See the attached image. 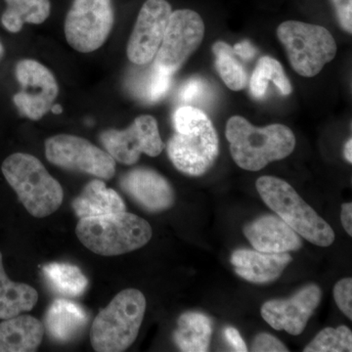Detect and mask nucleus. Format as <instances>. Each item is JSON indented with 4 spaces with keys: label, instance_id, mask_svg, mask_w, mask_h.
Masks as SVG:
<instances>
[{
    "label": "nucleus",
    "instance_id": "f257e3e1",
    "mask_svg": "<svg viewBox=\"0 0 352 352\" xmlns=\"http://www.w3.org/2000/svg\"><path fill=\"white\" fill-rule=\"evenodd\" d=\"M175 134L166 144L171 163L190 176H201L219 156V136L210 118L200 109L183 106L173 113Z\"/></svg>",
    "mask_w": 352,
    "mask_h": 352
},
{
    "label": "nucleus",
    "instance_id": "f03ea898",
    "mask_svg": "<svg viewBox=\"0 0 352 352\" xmlns=\"http://www.w3.org/2000/svg\"><path fill=\"white\" fill-rule=\"evenodd\" d=\"M226 134L234 162L245 170H263L289 156L296 147L295 134L288 126L275 124L256 127L240 116L228 120Z\"/></svg>",
    "mask_w": 352,
    "mask_h": 352
},
{
    "label": "nucleus",
    "instance_id": "7ed1b4c3",
    "mask_svg": "<svg viewBox=\"0 0 352 352\" xmlns=\"http://www.w3.org/2000/svg\"><path fill=\"white\" fill-rule=\"evenodd\" d=\"M76 236L94 254L113 256L144 247L151 240L152 227L138 215L124 212L83 217L76 228Z\"/></svg>",
    "mask_w": 352,
    "mask_h": 352
},
{
    "label": "nucleus",
    "instance_id": "20e7f679",
    "mask_svg": "<svg viewBox=\"0 0 352 352\" xmlns=\"http://www.w3.org/2000/svg\"><path fill=\"white\" fill-rule=\"evenodd\" d=\"M1 170L21 203L32 217L38 219L48 217L62 205L63 188L38 157L25 153H15L6 157Z\"/></svg>",
    "mask_w": 352,
    "mask_h": 352
},
{
    "label": "nucleus",
    "instance_id": "39448f33",
    "mask_svg": "<svg viewBox=\"0 0 352 352\" xmlns=\"http://www.w3.org/2000/svg\"><path fill=\"white\" fill-rule=\"evenodd\" d=\"M146 298L140 291L118 294L95 317L90 330L92 346L99 352L124 351L138 338L144 319Z\"/></svg>",
    "mask_w": 352,
    "mask_h": 352
},
{
    "label": "nucleus",
    "instance_id": "423d86ee",
    "mask_svg": "<svg viewBox=\"0 0 352 352\" xmlns=\"http://www.w3.org/2000/svg\"><path fill=\"white\" fill-rule=\"evenodd\" d=\"M256 186L266 206L298 235L319 247L333 244L336 236L332 227L303 201L288 182L274 176H261L256 180Z\"/></svg>",
    "mask_w": 352,
    "mask_h": 352
},
{
    "label": "nucleus",
    "instance_id": "0eeeda50",
    "mask_svg": "<svg viewBox=\"0 0 352 352\" xmlns=\"http://www.w3.org/2000/svg\"><path fill=\"white\" fill-rule=\"evenodd\" d=\"M277 36L292 68L305 78L318 75L337 54L335 38L322 25L286 21L277 28Z\"/></svg>",
    "mask_w": 352,
    "mask_h": 352
},
{
    "label": "nucleus",
    "instance_id": "6e6552de",
    "mask_svg": "<svg viewBox=\"0 0 352 352\" xmlns=\"http://www.w3.org/2000/svg\"><path fill=\"white\" fill-rule=\"evenodd\" d=\"M113 25L112 0H74L65 20V36L73 50L94 52L107 41Z\"/></svg>",
    "mask_w": 352,
    "mask_h": 352
},
{
    "label": "nucleus",
    "instance_id": "1a4fd4ad",
    "mask_svg": "<svg viewBox=\"0 0 352 352\" xmlns=\"http://www.w3.org/2000/svg\"><path fill=\"white\" fill-rule=\"evenodd\" d=\"M205 31V23L195 11H173L153 65L173 76L198 50Z\"/></svg>",
    "mask_w": 352,
    "mask_h": 352
},
{
    "label": "nucleus",
    "instance_id": "9d476101",
    "mask_svg": "<svg viewBox=\"0 0 352 352\" xmlns=\"http://www.w3.org/2000/svg\"><path fill=\"white\" fill-rule=\"evenodd\" d=\"M45 156L64 170L78 171L109 180L115 175L116 161L109 153L87 139L59 134L45 141Z\"/></svg>",
    "mask_w": 352,
    "mask_h": 352
},
{
    "label": "nucleus",
    "instance_id": "9b49d317",
    "mask_svg": "<svg viewBox=\"0 0 352 352\" xmlns=\"http://www.w3.org/2000/svg\"><path fill=\"white\" fill-rule=\"evenodd\" d=\"M100 141L115 161L126 166L138 163L141 154L159 156L166 147L157 120L149 115L136 118L124 131L109 129L102 132Z\"/></svg>",
    "mask_w": 352,
    "mask_h": 352
},
{
    "label": "nucleus",
    "instance_id": "f8f14e48",
    "mask_svg": "<svg viewBox=\"0 0 352 352\" xmlns=\"http://www.w3.org/2000/svg\"><path fill=\"white\" fill-rule=\"evenodd\" d=\"M15 76L21 90L13 102L21 115L32 120H41L50 112L59 94L56 78L50 69L36 60H21Z\"/></svg>",
    "mask_w": 352,
    "mask_h": 352
},
{
    "label": "nucleus",
    "instance_id": "ddd939ff",
    "mask_svg": "<svg viewBox=\"0 0 352 352\" xmlns=\"http://www.w3.org/2000/svg\"><path fill=\"white\" fill-rule=\"evenodd\" d=\"M173 13L166 0H147L141 7L127 43L126 54L135 65H148L156 57Z\"/></svg>",
    "mask_w": 352,
    "mask_h": 352
},
{
    "label": "nucleus",
    "instance_id": "4468645a",
    "mask_svg": "<svg viewBox=\"0 0 352 352\" xmlns=\"http://www.w3.org/2000/svg\"><path fill=\"white\" fill-rule=\"evenodd\" d=\"M322 292L317 285H309L287 300H273L261 307V316L277 331L298 336L320 303Z\"/></svg>",
    "mask_w": 352,
    "mask_h": 352
},
{
    "label": "nucleus",
    "instance_id": "2eb2a0df",
    "mask_svg": "<svg viewBox=\"0 0 352 352\" xmlns=\"http://www.w3.org/2000/svg\"><path fill=\"white\" fill-rule=\"evenodd\" d=\"M120 188L139 206L150 212H160L173 207L175 191L163 175L150 168H134L122 176Z\"/></svg>",
    "mask_w": 352,
    "mask_h": 352
},
{
    "label": "nucleus",
    "instance_id": "dca6fc26",
    "mask_svg": "<svg viewBox=\"0 0 352 352\" xmlns=\"http://www.w3.org/2000/svg\"><path fill=\"white\" fill-rule=\"evenodd\" d=\"M245 238L256 251L281 254L302 248L300 236L279 217L265 215L244 227Z\"/></svg>",
    "mask_w": 352,
    "mask_h": 352
},
{
    "label": "nucleus",
    "instance_id": "f3484780",
    "mask_svg": "<svg viewBox=\"0 0 352 352\" xmlns=\"http://www.w3.org/2000/svg\"><path fill=\"white\" fill-rule=\"evenodd\" d=\"M293 261L288 252L267 254L251 250H238L231 256L236 273L247 281L256 284L270 283L281 276Z\"/></svg>",
    "mask_w": 352,
    "mask_h": 352
},
{
    "label": "nucleus",
    "instance_id": "a211bd4d",
    "mask_svg": "<svg viewBox=\"0 0 352 352\" xmlns=\"http://www.w3.org/2000/svg\"><path fill=\"white\" fill-rule=\"evenodd\" d=\"M44 321V329L51 339L58 342H68L76 339L85 331L89 316L78 303L59 298L48 308Z\"/></svg>",
    "mask_w": 352,
    "mask_h": 352
},
{
    "label": "nucleus",
    "instance_id": "6ab92c4d",
    "mask_svg": "<svg viewBox=\"0 0 352 352\" xmlns=\"http://www.w3.org/2000/svg\"><path fill=\"white\" fill-rule=\"evenodd\" d=\"M44 325L31 315H18L0 323V352L36 351L41 346Z\"/></svg>",
    "mask_w": 352,
    "mask_h": 352
},
{
    "label": "nucleus",
    "instance_id": "aec40b11",
    "mask_svg": "<svg viewBox=\"0 0 352 352\" xmlns=\"http://www.w3.org/2000/svg\"><path fill=\"white\" fill-rule=\"evenodd\" d=\"M73 208L80 219L124 212L126 205L119 194L95 179L88 183L73 201Z\"/></svg>",
    "mask_w": 352,
    "mask_h": 352
},
{
    "label": "nucleus",
    "instance_id": "412c9836",
    "mask_svg": "<svg viewBox=\"0 0 352 352\" xmlns=\"http://www.w3.org/2000/svg\"><path fill=\"white\" fill-rule=\"evenodd\" d=\"M212 333L210 319L200 312H186L179 317L173 340L180 351L205 352L210 347Z\"/></svg>",
    "mask_w": 352,
    "mask_h": 352
},
{
    "label": "nucleus",
    "instance_id": "4be33fe9",
    "mask_svg": "<svg viewBox=\"0 0 352 352\" xmlns=\"http://www.w3.org/2000/svg\"><path fill=\"white\" fill-rule=\"evenodd\" d=\"M38 300V294L30 285L17 283L7 276L0 252V319L12 318L30 311Z\"/></svg>",
    "mask_w": 352,
    "mask_h": 352
},
{
    "label": "nucleus",
    "instance_id": "5701e85b",
    "mask_svg": "<svg viewBox=\"0 0 352 352\" xmlns=\"http://www.w3.org/2000/svg\"><path fill=\"white\" fill-rule=\"evenodd\" d=\"M6 10L1 16V24L7 31L18 34L25 23L43 24L50 15V0H6Z\"/></svg>",
    "mask_w": 352,
    "mask_h": 352
},
{
    "label": "nucleus",
    "instance_id": "b1692460",
    "mask_svg": "<svg viewBox=\"0 0 352 352\" xmlns=\"http://www.w3.org/2000/svg\"><path fill=\"white\" fill-rule=\"evenodd\" d=\"M46 281L56 293L76 298L85 293L88 286L87 278L78 266L71 263H53L43 266Z\"/></svg>",
    "mask_w": 352,
    "mask_h": 352
},
{
    "label": "nucleus",
    "instance_id": "393cba45",
    "mask_svg": "<svg viewBox=\"0 0 352 352\" xmlns=\"http://www.w3.org/2000/svg\"><path fill=\"white\" fill-rule=\"evenodd\" d=\"M273 82L283 95L293 91V87L289 78L285 75L283 66L274 58L263 56L258 60L256 69L250 80V89L254 98L264 97L268 88V83Z\"/></svg>",
    "mask_w": 352,
    "mask_h": 352
},
{
    "label": "nucleus",
    "instance_id": "a878e982",
    "mask_svg": "<svg viewBox=\"0 0 352 352\" xmlns=\"http://www.w3.org/2000/svg\"><path fill=\"white\" fill-rule=\"evenodd\" d=\"M212 52L215 69L226 87L233 91L244 89L249 83V78L244 66L236 58L233 48L224 41H217L212 46Z\"/></svg>",
    "mask_w": 352,
    "mask_h": 352
},
{
    "label": "nucleus",
    "instance_id": "bb28decb",
    "mask_svg": "<svg viewBox=\"0 0 352 352\" xmlns=\"http://www.w3.org/2000/svg\"><path fill=\"white\" fill-rule=\"evenodd\" d=\"M305 352H351L352 333L346 326L325 328L305 349Z\"/></svg>",
    "mask_w": 352,
    "mask_h": 352
},
{
    "label": "nucleus",
    "instance_id": "cd10ccee",
    "mask_svg": "<svg viewBox=\"0 0 352 352\" xmlns=\"http://www.w3.org/2000/svg\"><path fill=\"white\" fill-rule=\"evenodd\" d=\"M171 75L153 65L152 72L146 85L145 97L148 100L157 102L168 94L171 85Z\"/></svg>",
    "mask_w": 352,
    "mask_h": 352
},
{
    "label": "nucleus",
    "instance_id": "c85d7f7f",
    "mask_svg": "<svg viewBox=\"0 0 352 352\" xmlns=\"http://www.w3.org/2000/svg\"><path fill=\"white\" fill-rule=\"evenodd\" d=\"M333 298L340 311L352 319V279L344 278L340 280L333 288Z\"/></svg>",
    "mask_w": 352,
    "mask_h": 352
},
{
    "label": "nucleus",
    "instance_id": "c756f323",
    "mask_svg": "<svg viewBox=\"0 0 352 352\" xmlns=\"http://www.w3.org/2000/svg\"><path fill=\"white\" fill-rule=\"evenodd\" d=\"M252 351L254 352H285L288 349L277 338L270 333H261L256 336L252 344Z\"/></svg>",
    "mask_w": 352,
    "mask_h": 352
},
{
    "label": "nucleus",
    "instance_id": "7c9ffc66",
    "mask_svg": "<svg viewBox=\"0 0 352 352\" xmlns=\"http://www.w3.org/2000/svg\"><path fill=\"white\" fill-rule=\"evenodd\" d=\"M207 83L201 78H191L180 88L179 98L185 103L199 100L205 94Z\"/></svg>",
    "mask_w": 352,
    "mask_h": 352
},
{
    "label": "nucleus",
    "instance_id": "2f4dec72",
    "mask_svg": "<svg viewBox=\"0 0 352 352\" xmlns=\"http://www.w3.org/2000/svg\"><path fill=\"white\" fill-rule=\"evenodd\" d=\"M340 27L352 32V0H332Z\"/></svg>",
    "mask_w": 352,
    "mask_h": 352
},
{
    "label": "nucleus",
    "instance_id": "473e14b6",
    "mask_svg": "<svg viewBox=\"0 0 352 352\" xmlns=\"http://www.w3.org/2000/svg\"><path fill=\"white\" fill-rule=\"evenodd\" d=\"M223 333L227 342L232 346L234 351L239 352L248 351L247 344H245L244 340L241 337L239 331L237 329L226 327Z\"/></svg>",
    "mask_w": 352,
    "mask_h": 352
},
{
    "label": "nucleus",
    "instance_id": "72a5a7b5",
    "mask_svg": "<svg viewBox=\"0 0 352 352\" xmlns=\"http://www.w3.org/2000/svg\"><path fill=\"white\" fill-rule=\"evenodd\" d=\"M232 48L236 56H239L242 58L243 60H245V61L252 60L256 54V47H254L251 41H242V43H236Z\"/></svg>",
    "mask_w": 352,
    "mask_h": 352
},
{
    "label": "nucleus",
    "instance_id": "f704fd0d",
    "mask_svg": "<svg viewBox=\"0 0 352 352\" xmlns=\"http://www.w3.org/2000/svg\"><path fill=\"white\" fill-rule=\"evenodd\" d=\"M340 219H342V226L344 230L349 236H352V204L346 203L342 206V212H340Z\"/></svg>",
    "mask_w": 352,
    "mask_h": 352
},
{
    "label": "nucleus",
    "instance_id": "c9c22d12",
    "mask_svg": "<svg viewBox=\"0 0 352 352\" xmlns=\"http://www.w3.org/2000/svg\"><path fill=\"white\" fill-rule=\"evenodd\" d=\"M344 157L349 164L352 163V139L349 138L344 146Z\"/></svg>",
    "mask_w": 352,
    "mask_h": 352
},
{
    "label": "nucleus",
    "instance_id": "e433bc0d",
    "mask_svg": "<svg viewBox=\"0 0 352 352\" xmlns=\"http://www.w3.org/2000/svg\"><path fill=\"white\" fill-rule=\"evenodd\" d=\"M50 111L54 113V115H60V113L63 112V108H62L60 104H53V105L51 106Z\"/></svg>",
    "mask_w": 352,
    "mask_h": 352
},
{
    "label": "nucleus",
    "instance_id": "4c0bfd02",
    "mask_svg": "<svg viewBox=\"0 0 352 352\" xmlns=\"http://www.w3.org/2000/svg\"><path fill=\"white\" fill-rule=\"evenodd\" d=\"M4 53H6V50H4V47L3 45H2V43H0V60L3 59Z\"/></svg>",
    "mask_w": 352,
    "mask_h": 352
}]
</instances>
